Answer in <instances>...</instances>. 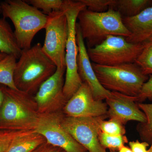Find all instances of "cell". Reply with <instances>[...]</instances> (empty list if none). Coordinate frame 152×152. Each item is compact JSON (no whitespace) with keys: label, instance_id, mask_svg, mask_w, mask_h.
Masks as SVG:
<instances>
[{"label":"cell","instance_id":"cell-1","mask_svg":"<svg viewBox=\"0 0 152 152\" xmlns=\"http://www.w3.org/2000/svg\"><path fill=\"white\" fill-rule=\"evenodd\" d=\"M57 69L54 63L38 43L23 50L16 64L14 79L17 88L23 92L39 89Z\"/></svg>","mask_w":152,"mask_h":152},{"label":"cell","instance_id":"cell-2","mask_svg":"<svg viewBox=\"0 0 152 152\" xmlns=\"http://www.w3.org/2000/svg\"><path fill=\"white\" fill-rule=\"evenodd\" d=\"M1 7L3 18L13 24L19 47L22 50L29 49L36 35L45 29L48 15L23 0H5L1 2Z\"/></svg>","mask_w":152,"mask_h":152},{"label":"cell","instance_id":"cell-3","mask_svg":"<svg viewBox=\"0 0 152 152\" xmlns=\"http://www.w3.org/2000/svg\"><path fill=\"white\" fill-rule=\"evenodd\" d=\"M77 20V24L88 48L101 43L108 36L127 38L131 35L121 14L112 9L103 12H95L86 9L80 12Z\"/></svg>","mask_w":152,"mask_h":152},{"label":"cell","instance_id":"cell-4","mask_svg":"<svg viewBox=\"0 0 152 152\" xmlns=\"http://www.w3.org/2000/svg\"><path fill=\"white\" fill-rule=\"evenodd\" d=\"M91 64L101 84L110 91L136 97L149 78L135 63L114 66Z\"/></svg>","mask_w":152,"mask_h":152},{"label":"cell","instance_id":"cell-5","mask_svg":"<svg viewBox=\"0 0 152 152\" xmlns=\"http://www.w3.org/2000/svg\"><path fill=\"white\" fill-rule=\"evenodd\" d=\"M86 9L79 0H64L61 9L66 16L69 26L66 48V77L63 87V94L66 99H70L83 83L78 72V47L76 40V24L80 12Z\"/></svg>","mask_w":152,"mask_h":152},{"label":"cell","instance_id":"cell-6","mask_svg":"<svg viewBox=\"0 0 152 152\" xmlns=\"http://www.w3.org/2000/svg\"><path fill=\"white\" fill-rule=\"evenodd\" d=\"M143 47V43L129 42L122 36L111 35L96 46L88 48L87 52L93 63L114 66L134 63Z\"/></svg>","mask_w":152,"mask_h":152},{"label":"cell","instance_id":"cell-7","mask_svg":"<svg viewBox=\"0 0 152 152\" xmlns=\"http://www.w3.org/2000/svg\"><path fill=\"white\" fill-rule=\"evenodd\" d=\"M45 37L43 50L58 69H66V48L69 26L67 19L63 11L48 15Z\"/></svg>","mask_w":152,"mask_h":152},{"label":"cell","instance_id":"cell-8","mask_svg":"<svg viewBox=\"0 0 152 152\" xmlns=\"http://www.w3.org/2000/svg\"><path fill=\"white\" fill-rule=\"evenodd\" d=\"M23 91L5 86L4 102L0 110V130L15 131L23 127L34 129L38 117L23 105Z\"/></svg>","mask_w":152,"mask_h":152},{"label":"cell","instance_id":"cell-9","mask_svg":"<svg viewBox=\"0 0 152 152\" xmlns=\"http://www.w3.org/2000/svg\"><path fill=\"white\" fill-rule=\"evenodd\" d=\"M107 115L97 117H67L61 121L63 127L89 152H107L100 143L101 122Z\"/></svg>","mask_w":152,"mask_h":152},{"label":"cell","instance_id":"cell-10","mask_svg":"<svg viewBox=\"0 0 152 152\" xmlns=\"http://www.w3.org/2000/svg\"><path fill=\"white\" fill-rule=\"evenodd\" d=\"M33 130L43 137L48 144L66 152H85L86 150L65 129L59 119L53 115L38 117Z\"/></svg>","mask_w":152,"mask_h":152},{"label":"cell","instance_id":"cell-11","mask_svg":"<svg viewBox=\"0 0 152 152\" xmlns=\"http://www.w3.org/2000/svg\"><path fill=\"white\" fill-rule=\"evenodd\" d=\"M64 111L74 118L100 117L107 115L108 107L103 101L95 99L88 85L83 83L68 100Z\"/></svg>","mask_w":152,"mask_h":152},{"label":"cell","instance_id":"cell-12","mask_svg":"<svg viewBox=\"0 0 152 152\" xmlns=\"http://www.w3.org/2000/svg\"><path fill=\"white\" fill-rule=\"evenodd\" d=\"M108 106L107 115L110 118L118 120L125 125L129 121L144 123L146 118L143 112L139 107L136 97L131 96L115 91H111L106 99Z\"/></svg>","mask_w":152,"mask_h":152},{"label":"cell","instance_id":"cell-13","mask_svg":"<svg viewBox=\"0 0 152 152\" xmlns=\"http://www.w3.org/2000/svg\"><path fill=\"white\" fill-rule=\"evenodd\" d=\"M76 40L78 47L77 64L80 77L83 83L88 85L95 99L102 101L106 99L110 94L111 91L104 88L98 80L88 55L85 40L77 24Z\"/></svg>","mask_w":152,"mask_h":152},{"label":"cell","instance_id":"cell-14","mask_svg":"<svg viewBox=\"0 0 152 152\" xmlns=\"http://www.w3.org/2000/svg\"><path fill=\"white\" fill-rule=\"evenodd\" d=\"M125 26L131 34L126 38L129 42L142 44L152 38V7L145 9L138 15L122 18Z\"/></svg>","mask_w":152,"mask_h":152},{"label":"cell","instance_id":"cell-15","mask_svg":"<svg viewBox=\"0 0 152 152\" xmlns=\"http://www.w3.org/2000/svg\"><path fill=\"white\" fill-rule=\"evenodd\" d=\"M65 72L66 69L57 68L55 73L41 85L35 97L40 108H45L57 100L65 99L63 94Z\"/></svg>","mask_w":152,"mask_h":152},{"label":"cell","instance_id":"cell-16","mask_svg":"<svg viewBox=\"0 0 152 152\" xmlns=\"http://www.w3.org/2000/svg\"><path fill=\"white\" fill-rule=\"evenodd\" d=\"M45 140L34 130L18 131L7 152H33L44 143Z\"/></svg>","mask_w":152,"mask_h":152},{"label":"cell","instance_id":"cell-17","mask_svg":"<svg viewBox=\"0 0 152 152\" xmlns=\"http://www.w3.org/2000/svg\"><path fill=\"white\" fill-rule=\"evenodd\" d=\"M22 50L11 26L6 19L0 18V53L13 55L18 60Z\"/></svg>","mask_w":152,"mask_h":152},{"label":"cell","instance_id":"cell-18","mask_svg":"<svg viewBox=\"0 0 152 152\" xmlns=\"http://www.w3.org/2000/svg\"><path fill=\"white\" fill-rule=\"evenodd\" d=\"M151 7L152 0H115L109 9L119 12L122 18H130L138 15Z\"/></svg>","mask_w":152,"mask_h":152},{"label":"cell","instance_id":"cell-19","mask_svg":"<svg viewBox=\"0 0 152 152\" xmlns=\"http://www.w3.org/2000/svg\"><path fill=\"white\" fill-rule=\"evenodd\" d=\"M17 59L13 55H7L0 61V84L12 89L18 90L14 75Z\"/></svg>","mask_w":152,"mask_h":152},{"label":"cell","instance_id":"cell-20","mask_svg":"<svg viewBox=\"0 0 152 152\" xmlns=\"http://www.w3.org/2000/svg\"><path fill=\"white\" fill-rule=\"evenodd\" d=\"M138 105L145 115L146 121L140 123L137 126V130L142 140L151 144L152 141V104L140 103Z\"/></svg>","mask_w":152,"mask_h":152},{"label":"cell","instance_id":"cell-21","mask_svg":"<svg viewBox=\"0 0 152 152\" xmlns=\"http://www.w3.org/2000/svg\"><path fill=\"white\" fill-rule=\"evenodd\" d=\"M144 47L134 63L146 75H152V38L143 43Z\"/></svg>","mask_w":152,"mask_h":152},{"label":"cell","instance_id":"cell-22","mask_svg":"<svg viewBox=\"0 0 152 152\" xmlns=\"http://www.w3.org/2000/svg\"><path fill=\"white\" fill-rule=\"evenodd\" d=\"M99 140L102 146L113 151H118L128 142L127 139L124 135H111L102 132L100 134Z\"/></svg>","mask_w":152,"mask_h":152},{"label":"cell","instance_id":"cell-23","mask_svg":"<svg viewBox=\"0 0 152 152\" xmlns=\"http://www.w3.org/2000/svg\"><path fill=\"white\" fill-rule=\"evenodd\" d=\"M31 5L46 15L53 12L61 10L64 1L62 0H28L26 1Z\"/></svg>","mask_w":152,"mask_h":152},{"label":"cell","instance_id":"cell-24","mask_svg":"<svg viewBox=\"0 0 152 152\" xmlns=\"http://www.w3.org/2000/svg\"><path fill=\"white\" fill-rule=\"evenodd\" d=\"M102 132L111 135H124L126 129L124 125L118 120L110 118L108 121L103 120L101 123Z\"/></svg>","mask_w":152,"mask_h":152},{"label":"cell","instance_id":"cell-25","mask_svg":"<svg viewBox=\"0 0 152 152\" xmlns=\"http://www.w3.org/2000/svg\"><path fill=\"white\" fill-rule=\"evenodd\" d=\"M87 7V10L95 12H106L111 7L115 0H79Z\"/></svg>","mask_w":152,"mask_h":152},{"label":"cell","instance_id":"cell-26","mask_svg":"<svg viewBox=\"0 0 152 152\" xmlns=\"http://www.w3.org/2000/svg\"><path fill=\"white\" fill-rule=\"evenodd\" d=\"M136 97L137 102H144L147 99L152 101V75H149L148 79L143 85Z\"/></svg>","mask_w":152,"mask_h":152},{"label":"cell","instance_id":"cell-27","mask_svg":"<svg viewBox=\"0 0 152 152\" xmlns=\"http://www.w3.org/2000/svg\"><path fill=\"white\" fill-rule=\"evenodd\" d=\"M17 132L0 130V152H7Z\"/></svg>","mask_w":152,"mask_h":152},{"label":"cell","instance_id":"cell-28","mask_svg":"<svg viewBox=\"0 0 152 152\" xmlns=\"http://www.w3.org/2000/svg\"><path fill=\"white\" fill-rule=\"evenodd\" d=\"M130 149L133 152H149L148 147L149 144L146 142H141L138 140L132 141L129 143Z\"/></svg>","mask_w":152,"mask_h":152},{"label":"cell","instance_id":"cell-29","mask_svg":"<svg viewBox=\"0 0 152 152\" xmlns=\"http://www.w3.org/2000/svg\"><path fill=\"white\" fill-rule=\"evenodd\" d=\"M33 152H59L57 150L54 149L53 148H46V147H44L43 148L41 147L39 149H37L36 150L34 151Z\"/></svg>","mask_w":152,"mask_h":152},{"label":"cell","instance_id":"cell-30","mask_svg":"<svg viewBox=\"0 0 152 152\" xmlns=\"http://www.w3.org/2000/svg\"><path fill=\"white\" fill-rule=\"evenodd\" d=\"M4 86L0 84V110L4 102Z\"/></svg>","mask_w":152,"mask_h":152},{"label":"cell","instance_id":"cell-31","mask_svg":"<svg viewBox=\"0 0 152 152\" xmlns=\"http://www.w3.org/2000/svg\"><path fill=\"white\" fill-rule=\"evenodd\" d=\"M118 152H133L130 148L124 146L118 150Z\"/></svg>","mask_w":152,"mask_h":152},{"label":"cell","instance_id":"cell-32","mask_svg":"<svg viewBox=\"0 0 152 152\" xmlns=\"http://www.w3.org/2000/svg\"><path fill=\"white\" fill-rule=\"evenodd\" d=\"M6 56H7V55L5 54L0 53V61L3 59Z\"/></svg>","mask_w":152,"mask_h":152},{"label":"cell","instance_id":"cell-33","mask_svg":"<svg viewBox=\"0 0 152 152\" xmlns=\"http://www.w3.org/2000/svg\"><path fill=\"white\" fill-rule=\"evenodd\" d=\"M149 152H152V141L151 143V146L150 147V148L148 149Z\"/></svg>","mask_w":152,"mask_h":152},{"label":"cell","instance_id":"cell-34","mask_svg":"<svg viewBox=\"0 0 152 152\" xmlns=\"http://www.w3.org/2000/svg\"><path fill=\"white\" fill-rule=\"evenodd\" d=\"M0 13L1 14V2H0Z\"/></svg>","mask_w":152,"mask_h":152}]
</instances>
